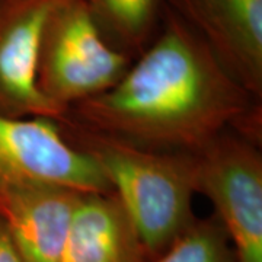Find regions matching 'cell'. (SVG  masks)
<instances>
[{
  "label": "cell",
  "mask_w": 262,
  "mask_h": 262,
  "mask_svg": "<svg viewBox=\"0 0 262 262\" xmlns=\"http://www.w3.org/2000/svg\"><path fill=\"white\" fill-rule=\"evenodd\" d=\"M69 121L146 149L192 153L225 131L261 146L262 101L166 6L158 35L103 94L76 103Z\"/></svg>",
  "instance_id": "1"
},
{
  "label": "cell",
  "mask_w": 262,
  "mask_h": 262,
  "mask_svg": "<svg viewBox=\"0 0 262 262\" xmlns=\"http://www.w3.org/2000/svg\"><path fill=\"white\" fill-rule=\"evenodd\" d=\"M57 124L66 140L99 166L149 261L195 220V181L189 153L140 147L83 128L66 117Z\"/></svg>",
  "instance_id": "2"
},
{
  "label": "cell",
  "mask_w": 262,
  "mask_h": 262,
  "mask_svg": "<svg viewBox=\"0 0 262 262\" xmlns=\"http://www.w3.org/2000/svg\"><path fill=\"white\" fill-rule=\"evenodd\" d=\"M133 63L96 28L84 0H64L48 16L37 51V88L67 114L69 108L110 91Z\"/></svg>",
  "instance_id": "3"
},
{
  "label": "cell",
  "mask_w": 262,
  "mask_h": 262,
  "mask_svg": "<svg viewBox=\"0 0 262 262\" xmlns=\"http://www.w3.org/2000/svg\"><path fill=\"white\" fill-rule=\"evenodd\" d=\"M195 192L206 195L237 262H262L261 146L225 131L189 153Z\"/></svg>",
  "instance_id": "4"
},
{
  "label": "cell",
  "mask_w": 262,
  "mask_h": 262,
  "mask_svg": "<svg viewBox=\"0 0 262 262\" xmlns=\"http://www.w3.org/2000/svg\"><path fill=\"white\" fill-rule=\"evenodd\" d=\"M24 187L113 192L99 166L66 140L57 121L0 114V192Z\"/></svg>",
  "instance_id": "5"
},
{
  "label": "cell",
  "mask_w": 262,
  "mask_h": 262,
  "mask_svg": "<svg viewBox=\"0 0 262 262\" xmlns=\"http://www.w3.org/2000/svg\"><path fill=\"white\" fill-rule=\"evenodd\" d=\"M253 98L262 101V0H163Z\"/></svg>",
  "instance_id": "6"
},
{
  "label": "cell",
  "mask_w": 262,
  "mask_h": 262,
  "mask_svg": "<svg viewBox=\"0 0 262 262\" xmlns=\"http://www.w3.org/2000/svg\"><path fill=\"white\" fill-rule=\"evenodd\" d=\"M64 0H0V114L60 121L37 88V51L48 16Z\"/></svg>",
  "instance_id": "7"
},
{
  "label": "cell",
  "mask_w": 262,
  "mask_h": 262,
  "mask_svg": "<svg viewBox=\"0 0 262 262\" xmlns=\"http://www.w3.org/2000/svg\"><path fill=\"white\" fill-rule=\"evenodd\" d=\"M79 195L54 187L13 188L0 192V220L24 262H60Z\"/></svg>",
  "instance_id": "8"
},
{
  "label": "cell",
  "mask_w": 262,
  "mask_h": 262,
  "mask_svg": "<svg viewBox=\"0 0 262 262\" xmlns=\"http://www.w3.org/2000/svg\"><path fill=\"white\" fill-rule=\"evenodd\" d=\"M60 262H149L130 219L113 192L80 194Z\"/></svg>",
  "instance_id": "9"
},
{
  "label": "cell",
  "mask_w": 262,
  "mask_h": 262,
  "mask_svg": "<svg viewBox=\"0 0 262 262\" xmlns=\"http://www.w3.org/2000/svg\"><path fill=\"white\" fill-rule=\"evenodd\" d=\"M105 41L136 60L158 35L163 0H84Z\"/></svg>",
  "instance_id": "10"
},
{
  "label": "cell",
  "mask_w": 262,
  "mask_h": 262,
  "mask_svg": "<svg viewBox=\"0 0 262 262\" xmlns=\"http://www.w3.org/2000/svg\"><path fill=\"white\" fill-rule=\"evenodd\" d=\"M149 262H237L225 227L214 214L196 219Z\"/></svg>",
  "instance_id": "11"
},
{
  "label": "cell",
  "mask_w": 262,
  "mask_h": 262,
  "mask_svg": "<svg viewBox=\"0 0 262 262\" xmlns=\"http://www.w3.org/2000/svg\"><path fill=\"white\" fill-rule=\"evenodd\" d=\"M0 262H24L2 220H0Z\"/></svg>",
  "instance_id": "12"
}]
</instances>
